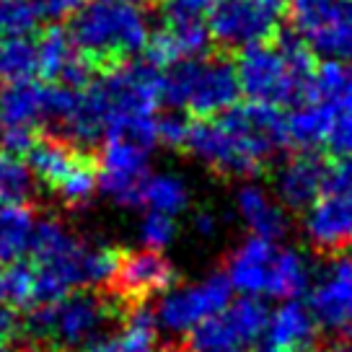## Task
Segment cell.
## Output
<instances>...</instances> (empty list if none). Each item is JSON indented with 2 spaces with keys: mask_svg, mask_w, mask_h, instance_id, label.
Segmentation results:
<instances>
[{
  "mask_svg": "<svg viewBox=\"0 0 352 352\" xmlns=\"http://www.w3.org/2000/svg\"><path fill=\"white\" fill-rule=\"evenodd\" d=\"M34 6L50 19H67L83 6V0H34Z\"/></svg>",
  "mask_w": 352,
  "mask_h": 352,
  "instance_id": "cell-36",
  "label": "cell"
},
{
  "mask_svg": "<svg viewBox=\"0 0 352 352\" xmlns=\"http://www.w3.org/2000/svg\"><path fill=\"white\" fill-rule=\"evenodd\" d=\"M143 205H148L153 212L176 218L189 205V189L184 179L176 174H148L143 184Z\"/></svg>",
  "mask_w": 352,
  "mask_h": 352,
  "instance_id": "cell-26",
  "label": "cell"
},
{
  "mask_svg": "<svg viewBox=\"0 0 352 352\" xmlns=\"http://www.w3.org/2000/svg\"><path fill=\"white\" fill-rule=\"evenodd\" d=\"M277 246L270 239L262 236H249L241 241L226 262L228 270V283L231 287L241 290L243 296H262L267 293V280H270V267L275 256Z\"/></svg>",
  "mask_w": 352,
  "mask_h": 352,
  "instance_id": "cell-20",
  "label": "cell"
},
{
  "mask_svg": "<svg viewBox=\"0 0 352 352\" xmlns=\"http://www.w3.org/2000/svg\"><path fill=\"white\" fill-rule=\"evenodd\" d=\"M311 285V262L298 249H277L270 267L267 296L296 300Z\"/></svg>",
  "mask_w": 352,
  "mask_h": 352,
  "instance_id": "cell-24",
  "label": "cell"
},
{
  "mask_svg": "<svg viewBox=\"0 0 352 352\" xmlns=\"http://www.w3.org/2000/svg\"><path fill=\"white\" fill-rule=\"evenodd\" d=\"M287 11V0H212L208 32L223 47H249L272 39Z\"/></svg>",
  "mask_w": 352,
  "mask_h": 352,
  "instance_id": "cell-9",
  "label": "cell"
},
{
  "mask_svg": "<svg viewBox=\"0 0 352 352\" xmlns=\"http://www.w3.org/2000/svg\"><path fill=\"white\" fill-rule=\"evenodd\" d=\"M0 76L8 83L32 80V76H36V44L26 36L3 39V44H0Z\"/></svg>",
  "mask_w": 352,
  "mask_h": 352,
  "instance_id": "cell-29",
  "label": "cell"
},
{
  "mask_svg": "<svg viewBox=\"0 0 352 352\" xmlns=\"http://www.w3.org/2000/svg\"><path fill=\"white\" fill-rule=\"evenodd\" d=\"M91 63L78 52L73 36L63 26H52L36 42V73L57 86L80 88L91 80Z\"/></svg>",
  "mask_w": 352,
  "mask_h": 352,
  "instance_id": "cell-16",
  "label": "cell"
},
{
  "mask_svg": "<svg viewBox=\"0 0 352 352\" xmlns=\"http://www.w3.org/2000/svg\"><path fill=\"white\" fill-rule=\"evenodd\" d=\"M0 352H11V350H8V347H6V344H0Z\"/></svg>",
  "mask_w": 352,
  "mask_h": 352,
  "instance_id": "cell-42",
  "label": "cell"
},
{
  "mask_svg": "<svg viewBox=\"0 0 352 352\" xmlns=\"http://www.w3.org/2000/svg\"><path fill=\"white\" fill-rule=\"evenodd\" d=\"M34 192V176L21 155L0 148V205H23Z\"/></svg>",
  "mask_w": 352,
  "mask_h": 352,
  "instance_id": "cell-28",
  "label": "cell"
},
{
  "mask_svg": "<svg viewBox=\"0 0 352 352\" xmlns=\"http://www.w3.org/2000/svg\"><path fill=\"white\" fill-rule=\"evenodd\" d=\"M111 316L114 306L104 296L76 290L52 303H42V308L23 321V331L55 350H86L99 340Z\"/></svg>",
  "mask_w": 352,
  "mask_h": 352,
  "instance_id": "cell-5",
  "label": "cell"
},
{
  "mask_svg": "<svg viewBox=\"0 0 352 352\" xmlns=\"http://www.w3.org/2000/svg\"><path fill=\"white\" fill-rule=\"evenodd\" d=\"M316 334V321L298 300H285L275 314L267 316L262 334L252 352H300L311 347Z\"/></svg>",
  "mask_w": 352,
  "mask_h": 352,
  "instance_id": "cell-17",
  "label": "cell"
},
{
  "mask_svg": "<svg viewBox=\"0 0 352 352\" xmlns=\"http://www.w3.org/2000/svg\"><path fill=\"white\" fill-rule=\"evenodd\" d=\"M329 166L316 153H298L280 166L275 176L277 197L285 208L306 210L321 195Z\"/></svg>",
  "mask_w": 352,
  "mask_h": 352,
  "instance_id": "cell-19",
  "label": "cell"
},
{
  "mask_svg": "<svg viewBox=\"0 0 352 352\" xmlns=\"http://www.w3.org/2000/svg\"><path fill=\"white\" fill-rule=\"evenodd\" d=\"M270 311L256 296H243L228 300L215 316L202 321L189 334V344L195 352H252L267 324Z\"/></svg>",
  "mask_w": 352,
  "mask_h": 352,
  "instance_id": "cell-10",
  "label": "cell"
},
{
  "mask_svg": "<svg viewBox=\"0 0 352 352\" xmlns=\"http://www.w3.org/2000/svg\"><path fill=\"white\" fill-rule=\"evenodd\" d=\"M210 3H212V0H166L164 23L202 21L210 11Z\"/></svg>",
  "mask_w": 352,
  "mask_h": 352,
  "instance_id": "cell-33",
  "label": "cell"
},
{
  "mask_svg": "<svg viewBox=\"0 0 352 352\" xmlns=\"http://www.w3.org/2000/svg\"><path fill=\"white\" fill-rule=\"evenodd\" d=\"M155 316L153 311L138 303L127 308V319L120 331L109 337H99L94 344H88V352H155Z\"/></svg>",
  "mask_w": 352,
  "mask_h": 352,
  "instance_id": "cell-23",
  "label": "cell"
},
{
  "mask_svg": "<svg viewBox=\"0 0 352 352\" xmlns=\"http://www.w3.org/2000/svg\"><path fill=\"white\" fill-rule=\"evenodd\" d=\"M236 210L243 226L252 231V236H262L270 241H277L287 233V215L280 208V202L272 199L262 187L246 184L236 195Z\"/></svg>",
  "mask_w": 352,
  "mask_h": 352,
  "instance_id": "cell-22",
  "label": "cell"
},
{
  "mask_svg": "<svg viewBox=\"0 0 352 352\" xmlns=\"http://www.w3.org/2000/svg\"><path fill=\"white\" fill-rule=\"evenodd\" d=\"M327 109V132H324V145L334 155H352V101L337 104V107H324Z\"/></svg>",
  "mask_w": 352,
  "mask_h": 352,
  "instance_id": "cell-31",
  "label": "cell"
},
{
  "mask_svg": "<svg viewBox=\"0 0 352 352\" xmlns=\"http://www.w3.org/2000/svg\"><path fill=\"white\" fill-rule=\"evenodd\" d=\"M29 153V171H32L34 182L44 184V189H50L55 195L57 189L67 182V176L78 168V164L88 158L83 151L73 145L70 140H63L57 135H47V138H34Z\"/></svg>",
  "mask_w": 352,
  "mask_h": 352,
  "instance_id": "cell-21",
  "label": "cell"
},
{
  "mask_svg": "<svg viewBox=\"0 0 352 352\" xmlns=\"http://www.w3.org/2000/svg\"><path fill=\"white\" fill-rule=\"evenodd\" d=\"M187 132L189 120L182 114H166V117H158V122H155L158 143H164L166 148H184Z\"/></svg>",
  "mask_w": 352,
  "mask_h": 352,
  "instance_id": "cell-34",
  "label": "cell"
},
{
  "mask_svg": "<svg viewBox=\"0 0 352 352\" xmlns=\"http://www.w3.org/2000/svg\"><path fill=\"white\" fill-rule=\"evenodd\" d=\"M287 143V114L277 107L246 104L208 120L189 122L184 148L212 174L241 179L259 174Z\"/></svg>",
  "mask_w": 352,
  "mask_h": 352,
  "instance_id": "cell-1",
  "label": "cell"
},
{
  "mask_svg": "<svg viewBox=\"0 0 352 352\" xmlns=\"http://www.w3.org/2000/svg\"><path fill=\"white\" fill-rule=\"evenodd\" d=\"M140 243L143 249H153V252H164L166 246H171V241L176 239V223L171 215H164V212H148L140 223Z\"/></svg>",
  "mask_w": 352,
  "mask_h": 352,
  "instance_id": "cell-32",
  "label": "cell"
},
{
  "mask_svg": "<svg viewBox=\"0 0 352 352\" xmlns=\"http://www.w3.org/2000/svg\"><path fill=\"white\" fill-rule=\"evenodd\" d=\"M120 3H130V6H143V3H153V0H120Z\"/></svg>",
  "mask_w": 352,
  "mask_h": 352,
  "instance_id": "cell-40",
  "label": "cell"
},
{
  "mask_svg": "<svg viewBox=\"0 0 352 352\" xmlns=\"http://www.w3.org/2000/svg\"><path fill=\"white\" fill-rule=\"evenodd\" d=\"M0 303L11 306L8 303V264L0 262Z\"/></svg>",
  "mask_w": 352,
  "mask_h": 352,
  "instance_id": "cell-38",
  "label": "cell"
},
{
  "mask_svg": "<svg viewBox=\"0 0 352 352\" xmlns=\"http://www.w3.org/2000/svg\"><path fill=\"white\" fill-rule=\"evenodd\" d=\"M166 352H195L192 347H171V350H166Z\"/></svg>",
  "mask_w": 352,
  "mask_h": 352,
  "instance_id": "cell-41",
  "label": "cell"
},
{
  "mask_svg": "<svg viewBox=\"0 0 352 352\" xmlns=\"http://www.w3.org/2000/svg\"><path fill=\"white\" fill-rule=\"evenodd\" d=\"M29 254L34 303H52L83 287L109 285L120 256L111 246L91 241L57 218L36 220Z\"/></svg>",
  "mask_w": 352,
  "mask_h": 352,
  "instance_id": "cell-2",
  "label": "cell"
},
{
  "mask_svg": "<svg viewBox=\"0 0 352 352\" xmlns=\"http://www.w3.org/2000/svg\"><path fill=\"white\" fill-rule=\"evenodd\" d=\"M314 52L293 36H283L277 42H259L243 47L236 65L239 88L252 104L264 107H285L303 104L311 94L314 80Z\"/></svg>",
  "mask_w": 352,
  "mask_h": 352,
  "instance_id": "cell-3",
  "label": "cell"
},
{
  "mask_svg": "<svg viewBox=\"0 0 352 352\" xmlns=\"http://www.w3.org/2000/svg\"><path fill=\"white\" fill-rule=\"evenodd\" d=\"M218 218H215V212H210V210H199L197 215H195V231L202 236V239H212L215 233H218Z\"/></svg>",
  "mask_w": 352,
  "mask_h": 352,
  "instance_id": "cell-37",
  "label": "cell"
},
{
  "mask_svg": "<svg viewBox=\"0 0 352 352\" xmlns=\"http://www.w3.org/2000/svg\"><path fill=\"white\" fill-rule=\"evenodd\" d=\"M34 212L26 205H0V262L11 264L29 252Z\"/></svg>",
  "mask_w": 352,
  "mask_h": 352,
  "instance_id": "cell-25",
  "label": "cell"
},
{
  "mask_svg": "<svg viewBox=\"0 0 352 352\" xmlns=\"http://www.w3.org/2000/svg\"><path fill=\"white\" fill-rule=\"evenodd\" d=\"M67 32L91 65L107 67L140 55L151 36L145 13L120 0H94L80 6Z\"/></svg>",
  "mask_w": 352,
  "mask_h": 352,
  "instance_id": "cell-4",
  "label": "cell"
},
{
  "mask_svg": "<svg viewBox=\"0 0 352 352\" xmlns=\"http://www.w3.org/2000/svg\"><path fill=\"white\" fill-rule=\"evenodd\" d=\"M290 23L311 52L352 63V0H290Z\"/></svg>",
  "mask_w": 352,
  "mask_h": 352,
  "instance_id": "cell-8",
  "label": "cell"
},
{
  "mask_svg": "<svg viewBox=\"0 0 352 352\" xmlns=\"http://www.w3.org/2000/svg\"><path fill=\"white\" fill-rule=\"evenodd\" d=\"M306 210L303 228L314 249L331 254L352 249V155L329 166L321 195Z\"/></svg>",
  "mask_w": 352,
  "mask_h": 352,
  "instance_id": "cell-7",
  "label": "cell"
},
{
  "mask_svg": "<svg viewBox=\"0 0 352 352\" xmlns=\"http://www.w3.org/2000/svg\"><path fill=\"white\" fill-rule=\"evenodd\" d=\"M327 122L329 117L321 104L303 101V104H298L293 114H287V140L300 148H316L324 143Z\"/></svg>",
  "mask_w": 352,
  "mask_h": 352,
  "instance_id": "cell-27",
  "label": "cell"
},
{
  "mask_svg": "<svg viewBox=\"0 0 352 352\" xmlns=\"http://www.w3.org/2000/svg\"><path fill=\"white\" fill-rule=\"evenodd\" d=\"M23 334V321L13 306L0 303V344H11Z\"/></svg>",
  "mask_w": 352,
  "mask_h": 352,
  "instance_id": "cell-35",
  "label": "cell"
},
{
  "mask_svg": "<svg viewBox=\"0 0 352 352\" xmlns=\"http://www.w3.org/2000/svg\"><path fill=\"white\" fill-rule=\"evenodd\" d=\"M311 316L327 331L352 329V254L334 256L311 283Z\"/></svg>",
  "mask_w": 352,
  "mask_h": 352,
  "instance_id": "cell-15",
  "label": "cell"
},
{
  "mask_svg": "<svg viewBox=\"0 0 352 352\" xmlns=\"http://www.w3.org/2000/svg\"><path fill=\"white\" fill-rule=\"evenodd\" d=\"M176 270L161 252L153 249H138L117 256V267L109 285L122 306H138L148 303L155 293H166L174 285Z\"/></svg>",
  "mask_w": 352,
  "mask_h": 352,
  "instance_id": "cell-14",
  "label": "cell"
},
{
  "mask_svg": "<svg viewBox=\"0 0 352 352\" xmlns=\"http://www.w3.org/2000/svg\"><path fill=\"white\" fill-rule=\"evenodd\" d=\"M241 88L236 65L228 57H195L179 65H171V73L164 76V101L174 109H182L208 120L236 107Z\"/></svg>",
  "mask_w": 352,
  "mask_h": 352,
  "instance_id": "cell-6",
  "label": "cell"
},
{
  "mask_svg": "<svg viewBox=\"0 0 352 352\" xmlns=\"http://www.w3.org/2000/svg\"><path fill=\"white\" fill-rule=\"evenodd\" d=\"M148 155H151V148L145 145L124 140V138H107L99 168H96V184L120 208L143 205V184L151 174Z\"/></svg>",
  "mask_w": 352,
  "mask_h": 352,
  "instance_id": "cell-13",
  "label": "cell"
},
{
  "mask_svg": "<svg viewBox=\"0 0 352 352\" xmlns=\"http://www.w3.org/2000/svg\"><path fill=\"white\" fill-rule=\"evenodd\" d=\"M73 91L76 88L57 83L42 86L34 80H13L0 91V127L34 132L44 122H63Z\"/></svg>",
  "mask_w": 352,
  "mask_h": 352,
  "instance_id": "cell-12",
  "label": "cell"
},
{
  "mask_svg": "<svg viewBox=\"0 0 352 352\" xmlns=\"http://www.w3.org/2000/svg\"><path fill=\"white\" fill-rule=\"evenodd\" d=\"M39 8L34 0H0V39L29 36L39 23Z\"/></svg>",
  "mask_w": 352,
  "mask_h": 352,
  "instance_id": "cell-30",
  "label": "cell"
},
{
  "mask_svg": "<svg viewBox=\"0 0 352 352\" xmlns=\"http://www.w3.org/2000/svg\"><path fill=\"white\" fill-rule=\"evenodd\" d=\"M231 283L226 275H208L182 287H168L155 306V324L171 334H189L202 321L215 316L231 300Z\"/></svg>",
  "mask_w": 352,
  "mask_h": 352,
  "instance_id": "cell-11",
  "label": "cell"
},
{
  "mask_svg": "<svg viewBox=\"0 0 352 352\" xmlns=\"http://www.w3.org/2000/svg\"><path fill=\"white\" fill-rule=\"evenodd\" d=\"M210 47V32L202 21L164 23L153 36H148L145 55L153 67H171L184 60L202 57Z\"/></svg>",
  "mask_w": 352,
  "mask_h": 352,
  "instance_id": "cell-18",
  "label": "cell"
},
{
  "mask_svg": "<svg viewBox=\"0 0 352 352\" xmlns=\"http://www.w3.org/2000/svg\"><path fill=\"white\" fill-rule=\"evenodd\" d=\"M300 352H347L344 347H321V350H311V347H306V350Z\"/></svg>",
  "mask_w": 352,
  "mask_h": 352,
  "instance_id": "cell-39",
  "label": "cell"
}]
</instances>
